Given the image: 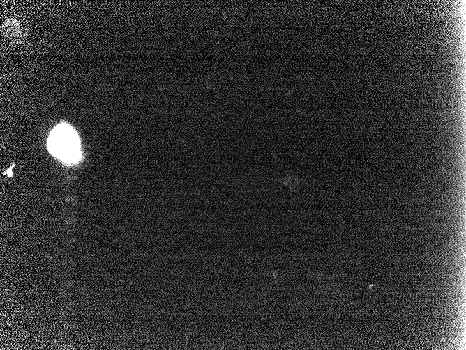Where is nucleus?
Returning <instances> with one entry per match:
<instances>
[{"label":"nucleus","mask_w":466,"mask_h":350,"mask_svg":"<svg viewBox=\"0 0 466 350\" xmlns=\"http://www.w3.org/2000/svg\"><path fill=\"white\" fill-rule=\"evenodd\" d=\"M47 146L50 152L63 162L75 163L80 157L79 137L68 124H59L54 128L50 134Z\"/></svg>","instance_id":"nucleus-1"}]
</instances>
